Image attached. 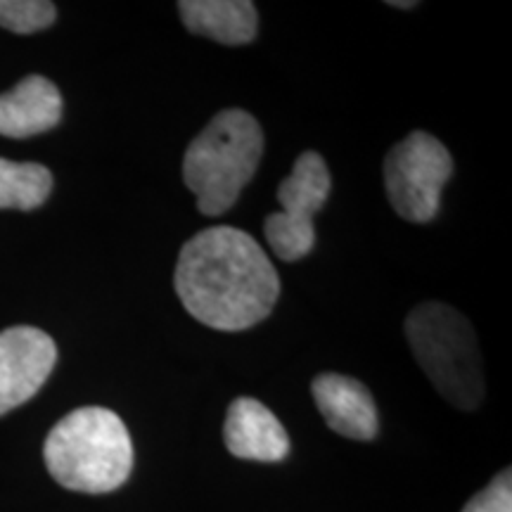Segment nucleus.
Here are the masks:
<instances>
[{
    "instance_id": "obj_1",
    "label": "nucleus",
    "mask_w": 512,
    "mask_h": 512,
    "mask_svg": "<svg viewBox=\"0 0 512 512\" xmlns=\"http://www.w3.org/2000/svg\"><path fill=\"white\" fill-rule=\"evenodd\" d=\"M174 287L185 311L219 332L254 328L280 297V278L264 247L233 226H211L185 242Z\"/></svg>"
},
{
    "instance_id": "obj_2",
    "label": "nucleus",
    "mask_w": 512,
    "mask_h": 512,
    "mask_svg": "<svg viewBox=\"0 0 512 512\" xmlns=\"http://www.w3.org/2000/svg\"><path fill=\"white\" fill-rule=\"evenodd\" d=\"M43 458L64 489L110 494L133 470L131 434L110 408H76L50 430Z\"/></svg>"
},
{
    "instance_id": "obj_3",
    "label": "nucleus",
    "mask_w": 512,
    "mask_h": 512,
    "mask_svg": "<svg viewBox=\"0 0 512 512\" xmlns=\"http://www.w3.org/2000/svg\"><path fill=\"white\" fill-rule=\"evenodd\" d=\"M264 155V131L245 110H223L188 145L183 181L195 195L197 211L221 216L238 202Z\"/></svg>"
},
{
    "instance_id": "obj_4",
    "label": "nucleus",
    "mask_w": 512,
    "mask_h": 512,
    "mask_svg": "<svg viewBox=\"0 0 512 512\" xmlns=\"http://www.w3.org/2000/svg\"><path fill=\"white\" fill-rule=\"evenodd\" d=\"M406 339L437 392L460 411H475L484 401L486 380L470 320L453 306L425 302L408 313Z\"/></svg>"
},
{
    "instance_id": "obj_5",
    "label": "nucleus",
    "mask_w": 512,
    "mask_h": 512,
    "mask_svg": "<svg viewBox=\"0 0 512 512\" xmlns=\"http://www.w3.org/2000/svg\"><path fill=\"white\" fill-rule=\"evenodd\" d=\"M451 174V152L425 131H413L384 157V190L396 214L411 223H427L439 214L441 190Z\"/></svg>"
},
{
    "instance_id": "obj_6",
    "label": "nucleus",
    "mask_w": 512,
    "mask_h": 512,
    "mask_svg": "<svg viewBox=\"0 0 512 512\" xmlns=\"http://www.w3.org/2000/svg\"><path fill=\"white\" fill-rule=\"evenodd\" d=\"M332 178L318 152H304L292 166V174L280 183V211L264 223V235L273 254L283 261H299L316 247L313 216L328 202Z\"/></svg>"
},
{
    "instance_id": "obj_7",
    "label": "nucleus",
    "mask_w": 512,
    "mask_h": 512,
    "mask_svg": "<svg viewBox=\"0 0 512 512\" xmlns=\"http://www.w3.org/2000/svg\"><path fill=\"white\" fill-rule=\"evenodd\" d=\"M57 363V347L48 332L17 325L0 332V415L36 396Z\"/></svg>"
},
{
    "instance_id": "obj_8",
    "label": "nucleus",
    "mask_w": 512,
    "mask_h": 512,
    "mask_svg": "<svg viewBox=\"0 0 512 512\" xmlns=\"http://www.w3.org/2000/svg\"><path fill=\"white\" fill-rule=\"evenodd\" d=\"M311 394L330 430L347 439L370 441L377 434V408L363 382L339 373H320L311 382Z\"/></svg>"
},
{
    "instance_id": "obj_9",
    "label": "nucleus",
    "mask_w": 512,
    "mask_h": 512,
    "mask_svg": "<svg viewBox=\"0 0 512 512\" xmlns=\"http://www.w3.org/2000/svg\"><path fill=\"white\" fill-rule=\"evenodd\" d=\"M223 439L235 458L256 463H280L290 453V437L283 422L264 403L249 396H240L230 403Z\"/></svg>"
},
{
    "instance_id": "obj_10",
    "label": "nucleus",
    "mask_w": 512,
    "mask_h": 512,
    "mask_svg": "<svg viewBox=\"0 0 512 512\" xmlns=\"http://www.w3.org/2000/svg\"><path fill=\"white\" fill-rule=\"evenodd\" d=\"M62 119V95L46 76L31 74L0 95V136L31 138L55 128Z\"/></svg>"
},
{
    "instance_id": "obj_11",
    "label": "nucleus",
    "mask_w": 512,
    "mask_h": 512,
    "mask_svg": "<svg viewBox=\"0 0 512 512\" xmlns=\"http://www.w3.org/2000/svg\"><path fill=\"white\" fill-rule=\"evenodd\" d=\"M185 29L223 46H245L256 38L259 15L249 0H183L178 3Z\"/></svg>"
},
{
    "instance_id": "obj_12",
    "label": "nucleus",
    "mask_w": 512,
    "mask_h": 512,
    "mask_svg": "<svg viewBox=\"0 0 512 512\" xmlns=\"http://www.w3.org/2000/svg\"><path fill=\"white\" fill-rule=\"evenodd\" d=\"M53 190V174L36 162H10L0 157V209L31 211Z\"/></svg>"
},
{
    "instance_id": "obj_13",
    "label": "nucleus",
    "mask_w": 512,
    "mask_h": 512,
    "mask_svg": "<svg viewBox=\"0 0 512 512\" xmlns=\"http://www.w3.org/2000/svg\"><path fill=\"white\" fill-rule=\"evenodd\" d=\"M57 8L48 0H0V27L15 34H36L55 22Z\"/></svg>"
},
{
    "instance_id": "obj_14",
    "label": "nucleus",
    "mask_w": 512,
    "mask_h": 512,
    "mask_svg": "<svg viewBox=\"0 0 512 512\" xmlns=\"http://www.w3.org/2000/svg\"><path fill=\"white\" fill-rule=\"evenodd\" d=\"M463 512H512V477L505 470L465 505Z\"/></svg>"
},
{
    "instance_id": "obj_15",
    "label": "nucleus",
    "mask_w": 512,
    "mask_h": 512,
    "mask_svg": "<svg viewBox=\"0 0 512 512\" xmlns=\"http://www.w3.org/2000/svg\"><path fill=\"white\" fill-rule=\"evenodd\" d=\"M389 5H392V8H403V10L415 8V3H389Z\"/></svg>"
}]
</instances>
